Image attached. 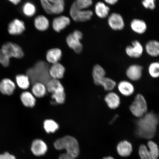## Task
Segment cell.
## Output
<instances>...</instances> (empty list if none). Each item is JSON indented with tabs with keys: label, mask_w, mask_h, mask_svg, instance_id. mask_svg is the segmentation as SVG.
<instances>
[{
	"label": "cell",
	"mask_w": 159,
	"mask_h": 159,
	"mask_svg": "<svg viewBox=\"0 0 159 159\" xmlns=\"http://www.w3.org/2000/svg\"><path fill=\"white\" fill-rule=\"evenodd\" d=\"M159 124V116L152 111L148 112L136 122V134L140 138L151 139L156 134Z\"/></svg>",
	"instance_id": "obj_1"
},
{
	"label": "cell",
	"mask_w": 159,
	"mask_h": 159,
	"mask_svg": "<svg viewBox=\"0 0 159 159\" xmlns=\"http://www.w3.org/2000/svg\"><path fill=\"white\" fill-rule=\"evenodd\" d=\"M49 66L45 61H40L35 63L34 66L27 70V75L32 84L41 83L46 85L52 78L49 74Z\"/></svg>",
	"instance_id": "obj_2"
},
{
	"label": "cell",
	"mask_w": 159,
	"mask_h": 159,
	"mask_svg": "<svg viewBox=\"0 0 159 159\" xmlns=\"http://www.w3.org/2000/svg\"><path fill=\"white\" fill-rule=\"evenodd\" d=\"M54 146L57 150L65 149L66 153L70 154L75 158L79 156L80 153L79 143L74 137L66 136L57 139L54 143Z\"/></svg>",
	"instance_id": "obj_3"
},
{
	"label": "cell",
	"mask_w": 159,
	"mask_h": 159,
	"mask_svg": "<svg viewBox=\"0 0 159 159\" xmlns=\"http://www.w3.org/2000/svg\"><path fill=\"white\" fill-rule=\"evenodd\" d=\"M47 90L52 94V98L59 104H62L65 100L64 87L57 79H52L46 85Z\"/></svg>",
	"instance_id": "obj_4"
},
{
	"label": "cell",
	"mask_w": 159,
	"mask_h": 159,
	"mask_svg": "<svg viewBox=\"0 0 159 159\" xmlns=\"http://www.w3.org/2000/svg\"><path fill=\"white\" fill-rule=\"evenodd\" d=\"M148 104L145 97L142 94H138L129 107L131 114L137 118H140L148 112Z\"/></svg>",
	"instance_id": "obj_5"
},
{
	"label": "cell",
	"mask_w": 159,
	"mask_h": 159,
	"mask_svg": "<svg viewBox=\"0 0 159 159\" xmlns=\"http://www.w3.org/2000/svg\"><path fill=\"white\" fill-rule=\"evenodd\" d=\"M40 3L43 10L48 15H58L65 11V0H40Z\"/></svg>",
	"instance_id": "obj_6"
},
{
	"label": "cell",
	"mask_w": 159,
	"mask_h": 159,
	"mask_svg": "<svg viewBox=\"0 0 159 159\" xmlns=\"http://www.w3.org/2000/svg\"><path fill=\"white\" fill-rule=\"evenodd\" d=\"M83 37L82 32L79 30H75L66 38V41L67 45L77 54H80L83 51V46L81 42Z\"/></svg>",
	"instance_id": "obj_7"
},
{
	"label": "cell",
	"mask_w": 159,
	"mask_h": 159,
	"mask_svg": "<svg viewBox=\"0 0 159 159\" xmlns=\"http://www.w3.org/2000/svg\"><path fill=\"white\" fill-rule=\"evenodd\" d=\"M69 14L71 19L76 22H84L88 21L92 18L94 14L91 10L77 8L73 3L71 6Z\"/></svg>",
	"instance_id": "obj_8"
},
{
	"label": "cell",
	"mask_w": 159,
	"mask_h": 159,
	"mask_svg": "<svg viewBox=\"0 0 159 159\" xmlns=\"http://www.w3.org/2000/svg\"><path fill=\"white\" fill-rule=\"evenodd\" d=\"M9 58L15 57L21 58L24 56L22 49L18 45L13 43H7L4 44L1 49Z\"/></svg>",
	"instance_id": "obj_9"
},
{
	"label": "cell",
	"mask_w": 159,
	"mask_h": 159,
	"mask_svg": "<svg viewBox=\"0 0 159 159\" xmlns=\"http://www.w3.org/2000/svg\"><path fill=\"white\" fill-rule=\"evenodd\" d=\"M144 48L142 43L138 40L133 41L132 45L128 46L125 49L126 54L131 58L137 59L143 54Z\"/></svg>",
	"instance_id": "obj_10"
},
{
	"label": "cell",
	"mask_w": 159,
	"mask_h": 159,
	"mask_svg": "<svg viewBox=\"0 0 159 159\" xmlns=\"http://www.w3.org/2000/svg\"><path fill=\"white\" fill-rule=\"evenodd\" d=\"M108 23L109 27L115 31L122 30L125 27L124 18L122 15L118 13L111 14L108 17Z\"/></svg>",
	"instance_id": "obj_11"
},
{
	"label": "cell",
	"mask_w": 159,
	"mask_h": 159,
	"mask_svg": "<svg viewBox=\"0 0 159 159\" xmlns=\"http://www.w3.org/2000/svg\"><path fill=\"white\" fill-rule=\"evenodd\" d=\"M71 20L67 16L61 15L55 18L52 23V29L56 32L60 33L70 24Z\"/></svg>",
	"instance_id": "obj_12"
},
{
	"label": "cell",
	"mask_w": 159,
	"mask_h": 159,
	"mask_svg": "<svg viewBox=\"0 0 159 159\" xmlns=\"http://www.w3.org/2000/svg\"><path fill=\"white\" fill-rule=\"evenodd\" d=\"M143 67L140 65L133 64L127 69L126 75L130 80L136 81L142 78L143 75Z\"/></svg>",
	"instance_id": "obj_13"
},
{
	"label": "cell",
	"mask_w": 159,
	"mask_h": 159,
	"mask_svg": "<svg viewBox=\"0 0 159 159\" xmlns=\"http://www.w3.org/2000/svg\"><path fill=\"white\" fill-rule=\"evenodd\" d=\"M25 23L22 20L15 19L9 24L8 31L10 34L19 35L21 34L25 30Z\"/></svg>",
	"instance_id": "obj_14"
},
{
	"label": "cell",
	"mask_w": 159,
	"mask_h": 159,
	"mask_svg": "<svg viewBox=\"0 0 159 159\" xmlns=\"http://www.w3.org/2000/svg\"><path fill=\"white\" fill-rule=\"evenodd\" d=\"M104 100L107 106L111 109H116L119 108L121 104L120 97L116 93L109 92L105 97Z\"/></svg>",
	"instance_id": "obj_15"
},
{
	"label": "cell",
	"mask_w": 159,
	"mask_h": 159,
	"mask_svg": "<svg viewBox=\"0 0 159 159\" xmlns=\"http://www.w3.org/2000/svg\"><path fill=\"white\" fill-rule=\"evenodd\" d=\"M48 150V147L44 142L41 139L33 141L31 146V151L34 155L41 156L45 155Z\"/></svg>",
	"instance_id": "obj_16"
},
{
	"label": "cell",
	"mask_w": 159,
	"mask_h": 159,
	"mask_svg": "<svg viewBox=\"0 0 159 159\" xmlns=\"http://www.w3.org/2000/svg\"><path fill=\"white\" fill-rule=\"evenodd\" d=\"M133 150V146L131 143L125 140L120 141L116 146V150L118 154L123 157H127L132 154Z\"/></svg>",
	"instance_id": "obj_17"
},
{
	"label": "cell",
	"mask_w": 159,
	"mask_h": 159,
	"mask_svg": "<svg viewBox=\"0 0 159 159\" xmlns=\"http://www.w3.org/2000/svg\"><path fill=\"white\" fill-rule=\"evenodd\" d=\"M117 86L119 92L125 97L131 96L134 94L135 91L134 85L128 81H121L119 82Z\"/></svg>",
	"instance_id": "obj_18"
},
{
	"label": "cell",
	"mask_w": 159,
	"mask_h": 159,
	"mask_svg": "<svg viewBox=\"0 0 159 159\" xmlns=\"http://www.w3.org/2000/svg\"><path fill=\"white\" fill-rule=\"evenodd\" d=\"M62 56L61 50L59 48H52L48 50L46 55L48 62L52 64L58 63Z\"/></svg>",
	"instance_id": "obj_19"
},
{
	"label": "cell",
	"mask_w": 159,
	"mask_h": 159,
	"mask_svg": "<svg viewBox=\"0 0 159 159\" xmlns=\"http://www.w3.org/2000/svg\"><path fill=\"white\" fill-rule=\"evenodd\" d=\"M34 24L35 29L39 31H45L49 29V21L45 16L39 15L35 18Z\"/></svg>",
	"instance_id": "obj_20"
},
{
	"label": "cell",
	"mask_w": 159,
	"mask_h": 159,
	"mask_svg": "<svg viewBox=\"0 0 159 159\" xmlns=\"http://www.w3.org/2000/svg\"><path fill=\"white\" fill-rule=\"evenodd\" d=\"M65 71V67L59 62L52 64L49 68V74L52 79H57L62 78Z\"/></svg>",
	"instance_id": "obj_21"
},
{
	"label": "cell",
	"mask_w": 159,
	"mask_h": 159,
	"mask_svg": "<svg viewBox=\"0 0 159 159\" xmlns=\"http://www.w3.org/2000/svg\"><path fill=\"white\" fill-rule=\"evenodd\" d=\"M106 73L103 67L99 65H96L93 67V77L94 83L97 85H100L103 80L106 77Z\"/></svg>",
	"instance_id": "obj_22"
},
{
	"label": "cell",
	"mask_w": 159,
	"mask_h": 159,
	"mask_svg": "<svg viewBox=\"0 0 159 159\" xmlns=\"http://www.w3.org/2000/svg\"><path fill=\"white\" fill-rule=\"evenodd\" d=\"M130 26L133 31L139 34L144 33L148 28L146 22L140 19H133L131 22Z\"/></svg>",
	"instance_id": "obj_23"
},
{
	"label": "cell",
	"mask_w": 159,
	"mask_h": 159,
	"mask_svg": "<svg viewBox=\"0 0 159 159\" xmlns=\"http://www.w3.org/2000/svg\"><path fill=\"white\" fill-rule=\"evenodd\" d=\"M15 88L14 83L9 79H4L0 82V91L3 94L8 95L12 94Z\"/></svg>",
	"instance_id": "obj_24"
},
{
	"label": "cell",
	"mask_w": 159,
	"mask_h": 159,
	"mask_svg": "<svg viewBox=\"0 0 159 159\" xmlns=\"http://www.w3.org/2000/svg\"><path fill=\"white\" fill-rule=\"evenodd\" d=\"M110 10L108 6L102 2H98L95 6V14L100 19H105L108 17Z\"/></svg>",
	"instance_id": "obj_25"
},
{
	"label": "cell",
	"mask_w": 159,
	"mask_h": 159,
	"mask_svg": "<svg viewBox=\"0 0 159 159\" xmlns=\"http://www.w3.org/2000/svg\"><path fill=\"white\" fill-rule=\"evenodd\" d=\"M145 50L148 54L153 57L159 56V42L152 40L148 42L145 46Z\"/></svg>",
	"instance_id": "obj_26"
},
{
	"label": "cell",
	"mask_w": 159,
	"mask_h": 159,
	"mask_svg": "<svg viewBox=\"0 0 159 159\" xmlns=\"http://www.w3.org/2000/svg\"><path fill=\"white\" fill-rule=\"evenodd\" d=\"M20 99L22 102L26 107L33 108L35 106L36 99L28 91L23 93L21 95Z\"/></svg>",
	"instance_id": "obj_27"
},
{
	"label": "cell",
	"mask_w": 159,
	"mask_h": 159,
	"mask_svg": "<svg viewBox=\"0 0 159 159\" xmlns=\"http://www.w3.org/2000/svg\"><path fill=\"white\" fill-rule=\"evenodd\" d=\"M32 91L34 95L38 98L44 97L46 93V85L41 83H36L33 84Z\"/></svg>",
	"instance_id": "obj_28"
},
{
	"label": "cell",
	"mask_w": 159,
	"mask_h": 159,
	"mask_svg": "<svg viewBox=\"0 0 159 159\" xmlns=\"http://www.w3.org/2000/svg\"><path fill=\"white\" fill-rule=\"evenodd\" d=\"M150 159H158L159 157V149L157 144L154 141H148L147 144Z\"/></svg>",
	"instance_id": "obj_29"
},
{
	"label": "cell",
	"mask_w": 159,
	"mask_h": 159,
	"mask_svg": "<svg viewBox=\"0 0 159 159\" xmlns=\"http://www.w3.org/2000/svg\"><path fill=\"white\" fill-rule=\"evenodd\" d=\"M22 11L26 16L32 17L36 13L37 8L33 3L31 2H27L23 6Z\"/></svg>",
	"instance_id": "obj_30"
},
{
	"label": "cell",
	"mask_w": 159,
	"mask_h": 159,
	"mask_svg": "<svg viewBox=\"0 0 159 159\" xmlns=\"http://www.w3.org/2000/svg\"><path fill=\"white\" fill-rule=\"evenodd\" d=\"M16 79L17 84L20 88L25 89L29 88L30 82L27 75H18L16 76Z\"/></svg>",
	"instance_id": "obj_31"
},
{
	"label": "cell",
	"mask_w": 159,
	"mask_h": 159,
	"mask_svg": "<svg viewBox=\"0 0 159 159\" xmlns=\"http://www.w3.org/2000/svg\"><path fill=\"white\" fill-rule=\"evenodd\" d=\"M43 127L47 133H53L56 132L59 128V126L54 120L47 119L43 123Z\"/></svg>",
	"instance_id": "obj_32"
},
{
	"label": "cell",
	"mask_w": 159,
	"mask_h": 159,
	"mask_svg": "<svg viewBox=\"0 0 159 159\" xmlns=\"http://www.w3.org/2000/svg\"><path fill=\"white\" fill-rule=\"evenodd\" d=\"M116 85V81L114 80L106 77L101 82L100 85L105 90L111 92L114 90Z\"/></svg>",
	"instance_id": "obj_33"
},
{
	"label": "cell",
	"mask_w": 159,
	"mask_h": 159,
	"mask_svg": "<svg viewBox=\"0 0 159 159\" xmlns=\"http://www.w3.org/2000/svg\"><path fill=\"white\" fill-rule=\"evenodd\" d=\"M148 72L152 78H159V62L154 61L151 63L148 67Z\"/></svg>",
	"instance_id": "obj_34"
},
{
	"label": "cell",
	"mask_w": 159,
	"mask_h": 159,
	"mask_svg": "<svg viewBox=\"0 0 159 159\" xmlns=\"http://www.w3.org/2000/svg\"><path fill=\"white\" fill-rule=\"evenodd\" d=\"M73 3L77 8L87 10L93 4V0H75Z\"/></svg>",
	"instance_id": "obj_35"
},
{
	"label": "cell",
	"mask_w": 159,
	"mask_h": 159,
	"mask_svg": "<svg viewBox=\"0 0 159 159\" xmlns=\"http://www.w3.org/2000/svg\"><path fill=\"white\" fill-rule=\"evenodd\" d=\"M139 154L141 159H150L148 149L146 145H140L139 149Z\"/></svg>",
	"instance_id": "obj_36"
},
{
	"label": "cell",
	"mask_w": 159,
	"mask_h": 159,
	"mask_svg": "<svg viewBox=\"0 0 159 159\" xmlns=\"http://www.w3.org/2000/svg\"><path fill=\"white\" fill-rule=\"evenodd\" d=\"M156 0H143L142 4L145 9L153 10L156 7Z\"/></svg>",
	"instance_id": "obj_37"
},
{
	"label": "cell",
	"mask_w": 159,
	"mask_h": 159,
	"mask_svg": "<svg viewBox=\"0 0 159 159\" xmlns=\"http://www.w3.org/2000/svg\"><path fill=\"white\" fill-rule=\"evenodd\" d=\"M10 58L6 55L1 49H0V63L3 66L7 67L9 66Z\"/></svg>",
	"instance_id": "obj_38"
},
{
	"label": "cell",
	"mask_w": 159,
	"mask_h": 159,
	"mask_svg": "<svg viewBox=\"0 0 159 159\" xmlns=\"http://www.w3.org/2000/svg\"><path fill=\"white\" fill-rule=\"evenodd\" d=\"M0 159H16V158L13 155L10 154L9 152H5L0 155Z\"/></svg>",
	"instance_id": "obj_39"
},
{
	"label": "cell",
	"mask_w": 159,
	"mask_h": 159,
	"mask_svg": "<svg viewBox=\"0 0 159 159\" xmlns=\"http://www.w3.org/2000/svg\"><path fill=\"white\" fill-rule=\"evenodd\" d=\"M59 159H75V158L70 154L66 152L60 155L59 157Z\"/></svg>",
	"instance_id": "obj_40"
},
{
	"label": "cell",
	"mask_w": 159,
	"mask_h": 159,
	"mask_svg": "<svg viewBox=\"0 0 159 159\" xmlns=\"http://www.w3.org/2000/svg\"><path fill=\"white\" fill-rule=\"evenodd\" d=\"M105 3L110 5H114L118 2L119 0H104Z\"/></svg>",
	"instance_id": "obj_41"
},
{
	"label": "cell",
	"mask_w": 159,
	"mask_h": 159,
	"mask_svg": "<svg viewBox=\"0 0 159 159\" xmlns=\"http://www.w3.org/2000/svg\"><path fill=\"white\" fill-rule=\"evenodd\" d=\"M11 3L15 5L18 4L21 2V0H9Z\"/></svg>",
	"instance_id": "obj_42"
},
{
	"label": "cell",
	"mask_w": 159,
	"mask_h": 159,
	"mask_svg": "<svg viewBox=\"0 0 159 159\" xmlns=\"http://www.w3.org/2000/svg\"><path fill=\"white\" fill-rule=\"evenodd\" d=\"M103 159H115L114 158L112 157L111 156H107L106 157H105Z\"/></svg>",
	"instance_id": "obj_43"
}]
</instances>
